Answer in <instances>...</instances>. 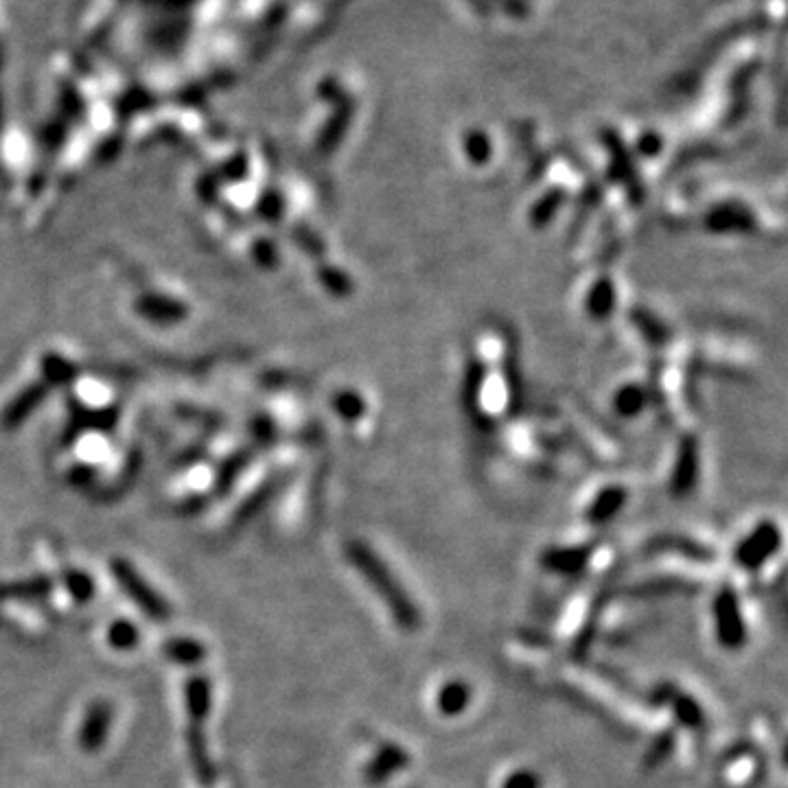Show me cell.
Wrapping results in <instances>:
<instances>
[{
    "mask_svg": "<svg viewBox=\"0 0 788 788\" xmlns=\"http://www.w3.org/2000/svg\"><path fill=\"white\" fill-rule=\"evenodd\" d=\"M349 556L357 567V572L364 576V581L373 587L377 598L384 602L392 622L405 633L419 631L423 624L421 607L416 605L408 587L399 581V576L390 570L388 563L381 561L379 556L366 546H353Z\"/></svg>",
    "mask_w": 788,
    "mask_h": 788,
    "instance_id": "6da1fadb",
    "label": "cell"
},
{
    "mask_svg": "<svg viewBox=\"0 0 788 788\" xmlns=\"http://www.w3.org/2000/svg\"><path fill=\"white\" fill-rule=\"evenodd\" d=\"M712 631L716 642L725 651H740L749 640V627L743 602L732 585H723L712 598Z\"/></svg>",
    "mask_w": 788,
    "mask_h": 788,
    "instance_id": "7a4b0ae2",
    "label": "cell"
},
{
    "mask_svg": "<svg viewBox=\"0 0 788 788\" xmlns=\"http://www.w3.org/2000/svg\"><path fill=\"white\" fill-rule=\"evenodd\" d=\"M780 543L782 537L775 524H760L738 543L734 561L747 572H758L773 559L775 552L780 550Z\"/></svg>",
    "mask_w": 788,
    "mask_h": 788,
    "instance_id": "3957f363",
    "label": "cell"
},
{
    "mask_svg": "<svg viewBox=\"0 0 788 788\" xmlns=\"http://www.w3.org/2000/svg\"><path fill=\"white\" fill-rule=\"evenodd\" d=\"M410 762H412L410 751L405 749L403 745L392 743V740H388V743L381 745L373 753V758L366 762L364 780L370 786L386 784V782H390L394 778V775H399V773H403L405 769H408Z\"/></svg>",
    "mask_w": 788,
    "mask_h": 788,
    "instance_id": "277c9868",
    "label": "cell"
},
{
    "mask_svg": "<svg viewBox=\"0 0 788 788\" xmlns=\"http://www.w3.org/2000/svg\"><path fill=\"white\" fill-rule=\"evenodd\" d=\"M473 703V688L467 679H447L443 686L436 690L434 705L436 712L443 718H458L465 714Z\"/></svg>",
    "mask_w": 788,
    "mask_h": 788,
    "instance_id": "5b68a950",
    "label": "cell"
},
{
    "mask_svg": "<svg viewBox=\"0 0 788 788\" xmlns=\"http://www.w3.org/2000/svg\"><path fill=\"white\" fill-rule=\"evenodd\" d=\"M659 701L668 705L672 718L686 729H697L705 723V712L699 705V701L690 697L688 692H683L675 686H662L659 690Z\"/></svg>",
    "mask_w": 788,
    "mask_h": 788,
    "instance_id": "8992f818",
    "label": "cell"
},
{
    "mask_svg": "<svg viewBox=\"0 0 788 788\" xmlns=\"http://www.w3.org/2000/svg\"><path fill=\"white\" fill-rule=\"evenodd\" d=\"M543 565L554 574H578L589 563V550L585 548H556L543 556Z\"/></svg>",
    "mask_w": 788,
    "mask_h": 788,
    "instance_id": "52a82bcc",
    "label": "cell"
},
{
    "mask_svg": "<svg viewBox=\"0 0 788 788\" xmlns=\"http://www.w3.org/2000/svg\"><path fill=\"white\" fill-rule=\"evenodd\" d=\"M655 550L683 554L697 563H710V559H712V552L708 548L701 546V543H697V541H688V539H662L659 543H655Z\"/></svg>",
    "mask_w": 788,
    "mask_h": 788,
    "instance_id": "ba28073f",
    "label": "cell"
},
{
    "mask_svg": "<svg viewBox=\"0 0 788 788\" xmlns=\"http://www.w3.org/2000/svg\"><path fill=\"white\" fill-rule=\"evenodd\" d=\"M500 788H543V775L532 767H517L504 775Z\"/></svg>",
    "mask_w": 788,
    "mask_h": 788,
    "instance_id": "9c48e42d",
    "label": "cell"
},
{
    "mask_svg": "<svg viewBox=\"0 0 788 788\" xmlns=\"http://www.w3.org/2000/svg\"><path fill=\"white\" fill-rule=\"evenodd\" d=\"M672 745H675V738H672L670 734H668V736H659V738L655 740V745H653V747H648V756H646V760L651 762V764H662V762L670 756Z\"/></svg>",
    "mask_w": 788,
    "mask_h": 788,
    "instance_id": "30bf717a",
    "label": "cell"
}]
</instances>
